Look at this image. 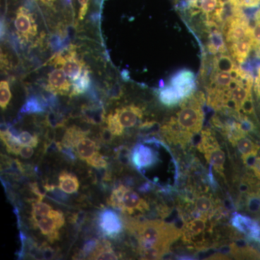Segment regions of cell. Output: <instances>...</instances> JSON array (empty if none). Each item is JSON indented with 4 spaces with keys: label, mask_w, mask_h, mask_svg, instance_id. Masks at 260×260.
I'll return each mask as SVG.
<instances>
[{
    "label": "cell",
    "mask_w": 260,
    "mask_h": 260,
    "mask_svg": "<svg viewBox=\"0 0 260 260\" xmlns=\"http://www.w3.org/2000/svg\"><path fill=\"white\" fill-rule=\"evenodd\" d=\"M236 61L226 54H218L213 58L212 71H231L237 68Z\"/></svg>",
    "instance_id": "cell-23"
},
{
    "label": "cell",
    "mask_w": 260,
    "mask_h": 260,
    "mask_svg": "<svg viewBox=\"0 0 260 260\" xmlns=\"http://www.w3.org/2000/svg\"><path fill=\"white\" fill-rule=\"evenodd\" d=\"M16 138L19 143L23 145H28L32 148H37L39 144V138L37 135H32L28 132H22L17 135Z\"/></svg>",
    "instance_id": "cell-34"
},
{
    "label": "cell",
    "mask_w": 260,
    "mask_h": 260,
    "mask_svg": "<svg viewBox=\"0 0 260 260\" xmlns=\"http://www.w3.org/2000/svg\"><path fill=\"white\" fill-rule=\"evenodd\" d=\"M210 30L207 43V50L210 54L218 55V54H226L228 49L226 43L224 39L222 29L215 28Z\"/></svg>",
    "instance_id": "cell-15"
},
{
    "label": "cell",
    "mask_w": 260,
    "mask_h": 260,
    "mask_svg": "<svg viewBox=\"0 0 260 260\" xmlns=\"http://www.w3.org/2000/svg\"><path fill=\"white\" fill-rule=\"evenodd\" d=\"M131 150L126 147H120L116 150V155L122 164H127L131 158Z\"/></svg>",
    "instance_id": "cell-38"
},
{
    "label": "cell",
    "mask_w": 260,
    "mask_h": 260,
    "mask_svg": "<svg viewBox=\"0 0 260 260\" xmlns=\"http://www.w3.org/2000/svg\"><path fill=\"white\" fill-rule=\"evenodd\" d=\"M251 169L254 171V174H255L256 177L260 181V158L259 157L256 158L255 162H254V165H253Z\"/></svg>",
    "instance_id": "cell-44"
},
{
    "label": "cell",
    "mask_w": 260,
    "mask_h": 260,
    "mask_svg": "<svg viewBox=\"0 0 260 260\" xmlns=\"http://www.w3.org/2000/svg\"><path fill=\"white\" fill-rule=\"evenodd\" d=\"M254 92L256 98L260 101V67L258 68L257 74L254 83Z\"/></svg>",
    "instance_id": "cell-43"
},
{
    "label": "cell",
    "mask_w": 260,
    "mask_h": 260,
    "mask_svg": "<svg viewBox=\"0 0 260 260\" xmlns=\"http://www.w3.org/2000/svg\"><path fill=\"white\" fill-rule=\"evenodd\" d=\"M246 209L249 213L257 215L260 212V192L248 194L246 202Z\"/></svg>",
    "instance_id": "cell-31"
},
{
    "label": "cell",
    "mask_w": 260,
    "mask_h": 260,
    "mask_svg": "<svg viewBox=\"0 0 260 260\" xmlns=\"http://www.w3.org/2000/svg\"><path fill=\"white\" fill-rule=\"evenodd\" d=\"M64 215L58 210H51L46 216L38 220L35 226L39 228L43 235L53 243L59 239V230L64 225Z\"/></svg>",
    "instance_id": "cell-6"
},
{
    "label": "cell",
    "mask_w": 260,
    "mask_h": 260,
    "mask_svg": "<svg viewBox=\"0 0 260 260\" xmlns=\"http://www.w3.org/2000/svg\"><path fill=\"white\" fill-rule=\"evenodd\" d=\"M47 122L52 127H60L64 124V119L56 113L50 112L47 116Z\"/></svg>",
    "instance_id": "cell-37"
},
{
    "label": "cell",
    "mask_w": 260,
    "mask_h": 260,
    "mask_svg": "<svg viewBox=\"0 0 260 260\" xmlns=\"http://www.w3.org/2000/svg\"><path fill=\"white\" fill-rule=\"evenodd\" d=\"M114 113L124 128L133 127L141 120L143 116V109L135 105L119 108Z\"/></svg>",
    "instance_id": "cell-13"
},
{
    "label": "cell",
    "mask_w": 260,
    "mask_h": 260,
    "mask_svg": "<svg viewBox=\"0 0 260 260\" xmlns=\"http://www.w3.org/2000/svg\"><path fill=\"white\" fill-rule=\"evenodd\" d=\"M42 1L44 2V3H49L52 1V0H42Z\"/></svg>",
    "instance_id": "cell-46"
},
{
    "label": "cell",
    "mask_w": 260,
    "mask_h": 260,
    "mask_svg": "<svg viewBox=\"0 0 260 260\" xmlns=\"http://www.w3.org/2000/svg\"><path fill=\"white\" fill-rule=\"evenodd\" d=\"M159 99L164 105L167 107H175L181 102V98L177 92L170 85L159 90Z\"/></svg>",
    "instance_id": "cell-25"
},
{
    "label": "cell",
    "mask_w": 260,
    "mask_h": 260,
    "mask_svg": "<svg viewBox=\"0 0 260 260\" xmlns=\"http://www.w3.org/2000/svg\"><path fill=\"white\" fill-rule=\"evenodd\" d=\"M253 44H254L253 38H249L228 46V49L231 56L236 61V62L242 64L245 62L252 50Z\"/></svg>",
    "instance_id": "cell-14"
},
{
    "label": "cell",
    "mask_w": 260,
    "mask_h": 260,
    "mask_svg": "<svg viewBox=\"0 0 260 260\" xmlns=\"http://www.w3.org/2000/svg\"><path fill=\"white\" fill-rule=\"evenodd\" d=\"M44 111V105L39 102V99L35 97H31L24 104L20 112L23 114H34V113H42Z\"/></svg>",
    "instance_id": "cell-29"
},
{
    "label": "cell",
    "mask_w": 260,
    "mask_h": 260,
    "mask_svg": "<svg viewBox=\"0 0 260 260\" xmlns=\"http://www.w3.org/2000/svg\"><path fill=\"white\" fill-rule=\"evenodd\" d=\"M148 140L153 146H150V145L138 143L131 152L130 162L138 172L145 177L148 172L160 169L162 166L178 169L177 162L173 155L167 159H164L162 157V153L168 148L165 143L155 138Z\"/></svg>",
    "instance_id": "cell-2"
},
{
    "label": "cell",
    "mask_w": 260,
    "mask_h": 260,
    "mask_svg": "<svg viewBox=\"0 0 260 260\" xmlns=\"http://www.w3.org/2000/svg\"><path fill=\"white\" fill-rule=\"evenodd\" d=\"M71 87L69 80L62 69H55L48 75L47 88L49 92L59 95H66L69 93Z\"/></svg>",
    "instance_id": "cell-12"
},
{
    "label": "cell",
    "mask_w": 260,
    "mask_h": 260,
    "mask_svg": "<svg viewBox=\"0 0 260 260\" xmlns=\"http://www.w3.org/2000/svg\"><path fill=\"white\" fill-rule=\"evenodd\" d=\"M58 188L68 194L76 192L79 189V181L78 178L69 173L61 172L59 177Z\"/></svg>",
    "instance_id": "cell-22"
},
{
    "label": "cell",
    "mask_w": 260,
    "mask_h": 260,
    "mask_svg": "<svg viewBox=\"0 0 260 260\" xmlns=\"http://www.w3.org/2000/svg\"><path fill=\"white\" fill-rule=\"evenodd\" d=\"M129 229L136 234L140 255L148 259L164 256L172 243L182 234V231L174 224L160 220L132 223Z\"/></svg>",
    "instance_id": "cell-1"
},
{
    "label": "cell",
    "mask_w": 260,
    "mask_h": 260,
    "mask_svg": "<svg viewBox=\"0 0 260 260\" xmlns=\"http://www.w3.org/2000/svg\"><path fill=\"white\" fill-rule=\"evenodd\" d=\"M205 156L207 161L209 162L213 169L220 175L223 176L225 155L220 146L207 152L206 153H205Z\"/></svg>",
    "instance_id": "cell-20"
},
{
    "label": "cell",
    "mask_w": 260,
    "mask_h": 260,
    "mask_svg": "<svg viewBox=\"0 0 260 260\" xmlns=\"http://www.w3.org/2000/svg\"><path fill=\"white\" fill-rule=\"evenodd\" d=\"M88 259L104 260V259H118V256L116 255L113 250L110 243L107 240L99 241V244L95 248V250L88 256Z\"/></svg>",
    "instance_id": "cell-19"
},
{
    "label": "cell",
    "mask_w": 260,
    "mask_h": 260,
    "mask_svg": "<svg viewBox=\"0 0 260 260\" xmlns=\"http://www.w3.org/2000/svg\"><path fill=\"white\" fill-rule=\"evenodd\" d=\"M169 85L177 92L183 101L194 92L196 81L194 73L189 70H180L173 75Z\"/></svg>",
    "instance_id": "cell-8"
},
{
    "label": "cell",
    "mask_w": 260,
    "mask_h": 260,
    "mask_svg": "<svg viewBox=\"0 0 260 260\" xmlns=\"http://www.w3.org/2000/svg\"><path fill=\"white\" fill-rule=\"evenodd\" d=\"M219 147L218 140L215 138L210 129H205L201 131L200 140L198 144V149L201 153H206L212 149Z\"/></svg>",
    "instance_id": "cell-26"
},
{
    "label": "cell",
    "mask_w": 260,
    "mask_h": 260,
    "mask_svg": "<svg viewBox=\"0 0 260 260\" xmlns=\"http://www.w3.org/2000/svg\"><path fill=\"white\" fill-rule=\"evenodd\" d=\"M90 71L88 68H85L79 78L73 82V90L70 96H76L85 93L90 88Z\"/></svg>",
    "instance_id": "cell-24"
},
{
    "label": "cell",
    "mask_w": 260,
    "mask_h": 260,
    "mask_svg": "<svg viewBox=\"0 0 260 260\" xmlns=\"http://www.w3.org/2000/svg\"><path fill=\"white\" fill-rule=\"evenodd\" d=\"M107 127L111 130L114 136H120L123 134L124 127L119 122L115 113H111L107 116Z\"/></svg>",
    "instance_id": "cell-32"
},
{
    "label": "cell",
    "mask_w": 260,
    "mask_h": 260,
    "mask_svg": "<svg viewBox=\"0 0 260 260\" xmlns=\"http://www.w3.org/2000/svg\"><path fill=\"white\" fill-rule=\"evenodd\" d=\"M99 225L102 234L110 238H115L122 232L123 224L116 212L104 210L99 217Z\"/></svg>",
    "instance_id": "cell-10"
},
{
    "label": "cell",
    "mask_w": 260,
    "mask_h": 260,
    "mask_svg": "<svg viewBox=\"0 0 260 260\" xmlns=\"http://www.w3.org/2000/svg\"><path fill=\"white\" fill-rule=\"evenodd\" d=\"M258 215V220H259V221L260 222V212L259 213L257 214Z\"/></svg>",
    "instance_id": "cell-47"
},
{
    "label": "cell",
    "mask_w": 260,
    "mask_h": 260,
    "mask_svg": "<svg viewBox=\"0 0 260 260\" xmlns=\"http://www.w3.org/2000/svg\"><path fill=\"white\" fill-rule=\"evenodd\" d=\"M34 150L32 147L28 145H23L20 149V154L19 155L23 158H30L34 155Z\"/></svg>",
    "instance_id": "cell-40"
},
{
    "label": "cell",
    "mask_w": 260,
    "mask_h": 260,
    "mask_svg": "<svg viewBox=\"0 0 260 260\" xmlns=\"http://www.w3.org/2000/svg\"><path fill=\"white\" fill-rule=\"evenodd\" d=\"M41 252L42 253L43 257L47 259H51L54 254V251L47 245L43 246L41 249Z\"/></svg>",
    "instance_id": "cell-42"
},
{
    "label": "cell",
    "mask_w": 260,
    "mask_h": 260,
    "mask_svg": "<svg viewBox=\"0 0 260 260\" xmlns=\"http://www.w3.org/2000/svg\"><path fill=\"white\" fill-rule=\"evenodd\" d=\"M73 148L76 150L78 157L82 160H88L98 153L99 147L94 140L87 138L85 135L80 137L75 143Z\"/></svg>",
    "instance_id": "cell-17"
},
{
    "label": "cell",
    "mask_w": 260,
    "mask_h": 260,
    "mask_svg": "<svg viewBox=\"0 0 260 260\" xmlns=\"http://www.w3.org/2000/svg\"><path fill=\"white\" fill-rule=\"evenodd\" d=\"M113 135L111 130L108 127L103 128L102 132H101V138H102V141L104 143H110L112 141Z\"/></svg>",
    "instance_id": "cell-39"
},
{
    "label": "cell",
    "mask_w": 260,
    "mask_h": 260,
    "mask_svg": "<svg viewBox=\"0 0 260 260\" xmlns=\"http://www.w3.org/2000/svg\"><path fill=\"white\" fill-rule=\"evenodd\" d=\"M98 244H99V240H97V239H93L88 240V242L85 243L83 250L78 253V256H81V257L89 256V255L95 250Z\"/></svg>",
    "instance_id": "cell-36"
},
{
    "label": "cell",
    "mask_w": 260,
    "mask_h": 260,
    "mask_svg": "<svg viewBox=\"0 0 260 260\" xmlns=\"http://www.w3.org/2000/svg\"><path fill=\"white\" fill-rule=\"evenodd\" d=\"M108 203L116 209L129 215L136 212L143 213L149 210V205L145 200L131 188L124 185L118 186L113 190Z\"/></svg>",
    "instance_id": "cell-4"
},
{
    "label": "cell",
    "mask_w": 260,
    "mask_h": 260,
    "mask_svg": "<svg viewBox=\"0 0 260 260\" xmlns=\"http://www.w3.org/2000/svg\"><path fill=\"white\" fill-rule=\"evenodd\" d=\"M203 92L193 93L180 103L181 109L177 112L178 125L186 134L194 136L199 134L204 122L203 106L206 102Z\"/></svg>",
    "instance_id": "cell-3"
},
{
    "label": "cell",
    "mask_w": 260,
    "mask_h": 260,
    "mask_svg": "<svg viewBox=\"0 0 260 260\" xmlns=\"http://www.w3.org/2000/svg\"><path fill=\"white\" fill-rule=\"evenodd\" d=\"M253 49L257 57L260 58V10L254 17V26L252 27Z\"/></svg>",
    "instance_id": "cell-30"
},
{
    "label": "cell",
    "mask_w": 260,
    "mask_h": 260,
    "mask_svg": "<svg viewBox=\"0 0 260 260\" xmlns=\"http://www.w3.org/2000/svg\"><path fill=\"white\" fill-rule=\"evenodd\" d=\"M30 189H31L32 192L34 193V194L37 195L38 197V200L39 201H42V200L44 199V197H45V194L42 190H41L40 188H39V184L37 182L32 183V184H30Z\"/></svg>",
    "instance_id": "cell-41"
},
{
    "label": "cell",
    "mask_w": 260,
    "mask_h": 260,
    "mask_svg": "<svg viewBox=\"0 0 260 260\" xmlns=\"http://www.w3.org/2000/svg\"><path fill=\"white\" fill-rule=\"evenodd\" d=\"M1 140L6 147L8 153L15 154V155L20 154V149L23 145L19 143L16 136H15L9 129L1 130Z\"/></svg>",
    "instance_id": "cell-27"
},
{
    "label": "cell",
    "mask_w": 260,
    "mask_h": 260,
    "mask_svg": "<svg viewBox=\"0 0 260 260\" xmlns=\"http://www.w3.org/2000/svg\"><path fill=\"white\" fill-rule=\"evenodd\" d=\"M80 5L81 6H85V5H88V0H78Z\"/></svg>",
    "instance_id": "cell-45"
},
{
    "label": "cell",
    "mask_w": 260,
    "mask_h": 260,
    "mask_svg": "<svg viewBox=\"0 0 260 260\" xmlns=\"http://www.w3.org/2000/svg\"><path fill=\"white\" fill-rule=\"evenodd\" d=\"M81 112L84 120L93 125L102 124L107 119L102 104L85 105L82 108Z\"/></svg>",
    "instance_id": "cell-16"
},
{
    "label": "cell",
    "mask_w": 260,
    "mask_h": 260,
    "mask_svg": "<svg viewBox=\"0 0 260 260\" xmlns=\"http://www.w3.org/2000/svg\"><path fill=\"white\" fill-rule=\"evenodd\" d=\"M86 162H88L89 165L97 169H107L108 167L107 160L99 152L95 153L91 158L87 160Z\"/></svg>",
    "instance_id": "cell-35"
},
{
    "label": "cell",
    "mask_w": 260,
    "mask_h": 260,
    "mask_svg": "<svg viewBox=\"0 0 260 260\" xmlns=\"http://www.w3.org/2000/svg\"><path fill=\"white\" fill-rule=\"evenodd\" d=\"M194 205L195 211L199 215L212 216L216 211L211 197L207 195L195 197Z\"/></svg>",
    "instance_id": "cell-21"
},
{
    "label": "cell",
    "mask_w": 260,
    "mask_h": 260,
    "mask_svg": "<svg viewBox=\"0 0 260 260\" xmlns=\"http://www.w3.org/2000/svg\"><path fill=\"white\" fill-rule=\"evenodd\" d=\"M52 210L50 205L37 200L32 203V223L35 225L38 220L46 216Z\"/></svg>",
    "instance_id": "cell-28"
},
{
    "label": "cell",
    "mask_w": 260,
    "mask_h": 260,
    "mask_svg": "<svg viewBox=\"0 0 260 260\" xmlns=\"http://www.w3.org/2000/svg\"><path fill=\"white\" fill-rule=\"evenodd\" d=\"M50 63L55 66L60 65L72 82L78 79L85 69V63L78 57L75 48H69L66 54L54 55Z\"/></svg>",
    "instance_id": "cell-5"
},
{
    "label": "cell",
    "mask_w": 260,
    "mask_h": 260,
    "mask_svg": "<svg viewBox=\"0 0 260 260\" xmlns=\"http://www.w3.org/2000/svg\"><path fill=\"white\" fill-rule=\"evenodd\" d=\"M16 34L20 40L28 42L37 34V25L31 13L26 8H19L15 20Z\"/></svg>",
    "instance_id": "cell-7"
},
{
    "label": "cell",
    "mask_w": 260,
    "mask_h": 260,
    "mask_svg": "<svg viewBox=\"0 0 260 260\" xmlns=\"http://www.w3.org/2000/svg\"><path fill=\"white\" fill-rule=\"evenodd\" d=\"M229 141L234 146L237 147L239 151L242 154V158L249 155H257L259 146L246 136V135H240L234 137Z\"/></svg>",
    "instance_id": "cell-18"
},
{
    "label": "cell",
    "mask_w": 260,
    "mask_h": 260,
    "mask_svg": "<svg viewBox=\"0 0 260 260\" xmlns=\"http://www.w3.org/2000/svg\"><path fill=\"white\" fill-rule=\"evenodd\" d=\"M207 217L199 215L192 220L184 224L183 226V240L187 243H194L195 240H200L203 243L206 234Z\"/></svg>",
    "instance_id": "cell-11"
},
{
    "label": "cell",
    "mask_w": 260,
    "mask_h": 260,
    "mask_svg": "<svg viewBox=\"0 0 260 260\" xmlns=\"http://www.w3.org/2000/svg\"><path fill=\"white\" fill-rule=\"evenodd\" d=\"M11 97L9 83L6 80H2L0 83V106L2 109H6Z\"/></svg>",
    "instance_id": "cell-33"
},
{
    "label": "cell",
    "mask_w": 260,
    "mask_h": 260,
    "mask_svg": "<svg viewBox=\"0 0 260 260\" xmlns=\"http://www.w3.org/2000/svg\"><path fill=\"white\" fill-rule=\"evenodd\" d=\"M231 223L249 240L260 244V225L257 221L242 214L235 213L231 219Z\"/></svg>",
    "instance_id": "cell-9"
}]
</instances>
